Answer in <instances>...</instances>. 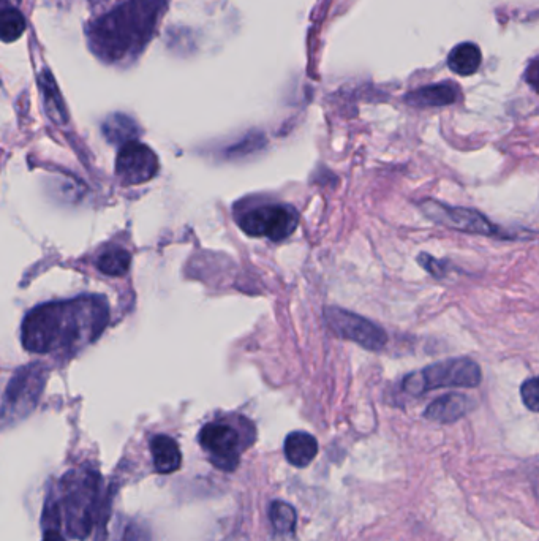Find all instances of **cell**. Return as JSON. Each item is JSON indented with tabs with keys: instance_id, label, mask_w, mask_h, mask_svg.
<instances>
[{
	"instance_id": "cell-1",
	"label": "cell",
	"mask_w": 539,
	"mask_h": 541,
	"mask_svg": "<svg viewBox=\"0 0 539 541\" xmlns=\"http://www.w3.org/2000/svg\"><path fill=\"white\" fill-rule=\"evenodd\" d=\"M108 318V304L100 296L43 304L24 318V349L40 355L76 352L103 333Z\"/></svg>"
},
{
	"instance_id": "cell-2",
	"label": "cell",
	"mask_w": 539,
	"mask_h": 541,
	"mask_svg": "<svg viewBox=\"0 0 539 541\" xmlns=\"http://www.w3.org/2000/svg\"><path fill=\"white\" fill-rule=\"evenodd\" d=\"M166 0H125L86 26L87 45L106 64L133 61L154 38Z\"/></svg>"
},
{
	"instance_id": "cell-3",
	"label": "cell",
	"mask_w": 539,
	"mask_h": 541,
	"mask_svg": "<svg viewBox=\"0 0 539 541\" xmlns=\"http://www.w3.org/2000/svg\"><path fill=\"white\" fill-rule=\"evenodd\" d=\"M103 478L94 469H75L62 478V511L65 532L75 540H86L94 527H102Z\"/></svg>"
},
{
	"instance_id": "cell-4",
	"label": "cell",
	"mask_w": 539,
	"mask_h": 541,
	"mask_svg": "<svg viewBox=\"0 0 539 541\" xmlns=\"http://www.w3.org/2000/svg\"><path fill=\"white\" fill-rule=\"evenodd\" d=\"M483 380L481 367L470 358H453L411 372L402 382L405 393L421 396L438 388H475Z\"/></svg>"
},
{
	"instance_id": "cell-5",
	"label": "cell",
	"mask_w": 539,
	"mask_h": 541,
	"mask_svg": "<svg viewBox=\"0 0 539 541\" xmlns=\"http://www.w3.org/2000/svg\"><path fill=\"white\" fill-rule=\"evenodd\" d=\"M201 448L217 469L233 472L241 462V453L249 443H244L241 432L228 421H212L200 431Z\"/></svg>"
},
{
	"instance_id": "cell-6",
	"label": "cell",
	"mask_w": 539,
	"mask_h": 541,
	"mask_svg": "<svg viewBox=\"0 0 539 541\" xmlns=\"http://www.w3.org/2000/svg\"><path fill=\"white\" fill-rule=\"evenodd\" d=\"M299 214L293 206L268 205L250 209L239 217L238 224L244 233L255 238L283 241L296 230Z\"/></svg>"
},
{
	"instance_id": "cell-7",
	"label": "cell",
	"mask_w": 539,
	"mask_h": 541,
	"mask_svg": "<svg viewBox=\"0 0 539 541\" xmlns=\"http://www.w3.org/2000/svg\"><path fill=\"white\" fill-rule=\"evenodd\" d=\"M424 214L443 227L451 230L472 233V235L497 236L503 238L502 230L492 224L486 216L475 209L448 206L437 200H426L421 203Z\"/></svg>"
},
{
	"instance_id": "cell-8",
	"label": "cell",
	"mask_w": 539,
	"mask_h": 541,
	"mask_svg": "<svg viewBox=\"0 0 539 541\" xmlns=\"http://www.w3.org/2000/svg\"><path fill=\"white\" fill-rule=\"evenodd\" d=\"M326 320H328V325L331 326V330L337 336L356 342L364 349L378 352L388 342L386 331L381 326L375 325L374 322H370L361 315L343 311L339 307L328 309L326 311Z\"/></svg>"
},
{
	"instance_id": "cell-9",
	"label": "cell",
	"mask_w": 539,
	"mask_h": 541,
	"mask_svg": "<svg viewBox=\"0 0 539 541\" xmlns=\"http://www.w3.org/2000/svg\"><path fill=\"white\" fill-rule=\"evenodd\" d=\"M159 171V159L151 148L140 141L124 144L117 154L116 175L125 186H138L151 181Z\"/></svg>"
},
{
	"instance_id": "cell-10",
	"label": "cell",
	"mask_w": 539,
	"mask_h": 541,
	"mask_svg": "<svg viewBox=\"0 0 539 541\" xmlns=\"http://www.w3.org/2000/svg\"><path fill=\"white\" fill-rule=\"evenodd\" d=\"M42 372L38 367H29L19 372L15 379H12L5 393L4 418L8 415L13 417H24L31 412L37 404L38 396L43 388Z\"/></svg>"
},
{
	"instance_id": "cell-11",
	"label": "cell",
	"mask_w": 539,
	"mask_h": 541,
	"mask_svg": "<svg viewBox=\"0 0 539 541\" xmlns=\"http://www.w3.org/2000/svg\"><path fill=\"white\" fill-rule=\"evenodd\" d=\"M460 99L457 84L443 81V83L429 84L424 88L408 92L405 102L415 108H435V106H448Z\"/></svg>"
},
{
	"instance_id": "cell-12",
	"label": "cell",
	"mask_w": 539,
	"mask_h": 541,
	"mask_svg": "<svg viewBox=\"0 0 539 541\" xmlns=\"http://www.w3.org/2000/svg\"><path fill=\"white\" fill-rule=\"evenodd\" d=\"M472 399L465 396V394L451 393L441 398L435 399L434 402H430L424 417L430 421H437V423H454V421L460 420L465 417L470 410L473 409Z\"/></svg>"
},
{
	"instance_id": "cell-13",
	"label": "cell",
	"mask_w": 539,
	"mask_h": 541,
	"mask_svg": "<svg viewBox=\"0 0 539 541\" xmlns=\"http://www.w3.org/2000/svg\"><path fill=\"white\" fill-rule=\"evenodd\" d=\"M283 451H285V458L291 466L304 469L312 464L313 459L317 458L318 442L315 437L310 436L309 432H291L290 436L285 439Z\"/></svg>"
},
{
	"instance_id": "cell-14",
	"label": "cell",
	"mask_w": 539,
	"mask_h": 541,
	"mask_svg": "<svg viewBox=\"0 0 539 541\" xmlns=\"http://www.w3.org/2000/svg\"><path fill=\"white\" fill-rule=\"evenodd\" d=\"M151 453L155 470L162 475H170L181 467V448L173 437L165 436V434L152 437Z\"/></svg>"
},
{
	"instance_id": "cell-15",
	"label": "cell",
	"mask_w": 539,
	"mask_h": 541,
	"mask_svg": "<svg viewBox=\"0 0 539 541\" xmlns=\"http://www.w3.org/2000/svg\"><path fill=\"white\" fill-rule=\"evenodd\" d=\"M483 62V54L475 43L465 42L454 46L448 56V67L460 76H470L478 72Z\"/></svg>"
},
{
	"instance_id": "cell-16",
	"label": "cell",
	"mask_w": 539,
	"mask_h": 541,
	"mask_svg": "<svg viewBox=\"0 0 539 541\" xmlns=\"http://www.w3.org/2000/svg\"><path fill=\"white\" fill-rule=\"evenodd\" d=\"M140 129L138 125L135 124L132 118L125 116V114H113L110 118L106 119L103 122V135H105L106 140L114 144H124L130 143V141H135V138L138 137Z\"/></svg>"
},
{
	"instance_id": "cell-17",
	"label": "cell",
	"mask_w": 539,
	"mask_h": 541,
	"mask_svg": "<svg viewBox=\"0 0 539 541\" xmlns=\"http://www.w3.org/2000/svg\"><path fill=\"white\" fill-rule=\"evenodd\" d=\"M269 521L277 534H293L296 524H298V513L288 502L274 500L269 507Z\"/></svg>"
},
{
	"instance_id": "cell-18",
	"label": "cell",
	"mask_w": 539,
	"mask_h": 541,
	"mask_svg": "<svg viewBox=\"0 0 539 541\" xmlns=\"http://www.w3.org/2000/svg\"><path fill=\"white\" fill-rule=\"evenodd\" d=\"M38 80H40V86H42L43 97H45V105L48 108L49 116L57 124H65L67 122V113H65L64 102H62L61 95L57 91L53 76L49 75L48 72H43Z\"/></svg>"
},
{
	"instance_id": "cell-19",
	"label": "cell",
	"mask_w": 539,
	"mask_h": 541,
	"mask_svg": "<svg viewBox=\"0 0 539 541\" xmlns=\"http://www.w3.org/2000/svg\"><path fill=\"white\" fill-rule=\"evenodd\" d=\"M132 265V255L124 249H111L97 258V268L106 276H124Z\"/></svg>"
},
{
	"instance_id": "cell-20",
	"label": "cell",
	"mask_w": 539,
	"mask_h": 541,
	"mask_svg": "<svg viewBox=\"0 0 539 541\" xmlns=\"http://www.w3.org/2000/svg\"><path fill=\"white\" fill-rule=\"evenodd\" d=\"M26 31V19L21 15L18 8L7 7L2 10L0 18V35L5 43H12L18 40Z\"/></svg>"
},
{
	"instance_id": "cell-21",
	"label": "cell",
	"mask_w": 539,
	"mask_h": 541,
	"mask_svg": "<svg viewBox=\"0 0 539 541\" xmlns=\"http://www.w3.org/2000/svg\"><path fill=\"white\" fill-rule=\"evenodd\" d=\"M521 396L528 410L539 413V377H533L522 383Z\"/></svg>"
},
{
	"instance_id": "cell-22",
	"label": "cell",
	"mask_w": 539,
	"mask_h": 541,
	"mask_svg": "<svg viewBox=\"0 0 539 541\" xmlns=\"http://www.w3.org/2000/svg\"><path fill=\"white\" fill-rule=\"evenodd\" d=\"M419 265L426 268L432 276L443 277L446 274V262H438L435 258L430 257L427 254H421L418 258Z\"/></svg>"
},
{
	"instance_id": "cell-23",
	"label": "cell",
	"mask_w": 539,
	"mask_h": 541,
	"mask_svg": "<svg viewBox=\"0 0 539 541\" xmlns=\"http://www.w3.org/2000/svg\"><path fill=\"white\" fill-rule=\"evenodd\" d=\"M525 81L533 91L539 94V59L528 64L527 70H525Z\"/></svg>"
},
{
	"instance_id": "cell-24",
	"label": "cell",
	"mask_w": 539,
	"mask_h": 541,
	"mask_svg": "<svg viewBox=\"0 0 539 541\" xmlns=\"http://www.w3.org/2000/svg\"><path fill=\"white\" fill-rule=\"evenodd\" d=\"M92 4H106V2H111V0H91Z\"/></svg>"
}]
</instances>
